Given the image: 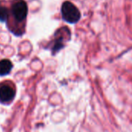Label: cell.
Masks as SVG:
<instances>
[{"label": "cell", "mask_w": 132, "mask_h": 132, "mask_svg": "<svg viewBox=\"0 0 132 132\" xmlns=\"http://www.w3.org/2000/svg\"><path fill=\"white\" fill-rule=\"evenodd\" d=\"M15 95V89L12 83H2L0 84V102L9 103L13 100Z\"/></svg>", "instance_id": "cell-3"}, {"label": "cell", "mask_w": 132, "mask_h": 132, "mask_svg": "<svg viewBox=\"0 0 132 132\" xmlns=\"http://www.w3.org/2000/svg\"><path fill=\"white\" fill-rule=\"evenodd\" d=\"M61 13L63 19L71 24L76 23L80 18L79 9L70 2L66 1L63 3L61 8Z\"/></svg>", "instance_id": "cell-2"}, {"label": "cell", "mask_w": 132, "mask_h": 132, "mask_svg": "<svg viewBox=\"0 0 132 132\" xmlns=\"http://www.w3.org/2000/svg\"><path fill=\"white\" fill-rule=\"evenodd\" d=\"M12 64L9 60H2L0 61V76H5L10 73Z\"/></svg>", "instance_id": "cell-5"}, {"label": "cell", "mask_w": 132, "mask_h": 132, "mask_svg": "<svg viewBox=\"0 0 132 132\" xmlns=\"http://www.w3.org/2000/svg\"><path fill=\"white\" fill-rule=\"evenodd\" d=\"M9 16V7L6 5H0V21L6 22Z\"/></svg>", "instance_id": "cell-6"}, {"label": "cell", "mask_w": 132, "mask_h": 132, "mask_svg": "<svg viewBox=\"0 0 132 132\" xmlns=\"http://www.w3.org/2000/svg\"><path fill=\"white\" fill-rule=\"evenodd\" d=\"M28 5L24 0H12L9 7L7 27L14 35L20 36L25 32Z\"/></svg>", "instance_id": "cell-1"}, {"label": "cell", "mask_w": 132, "mask_h": 132, "mask_svg": "<svg viewBox=\"0 0 132 132\" xmlns=\"http://www.w3.org/2000/svg\"><path fill=\"white\" fill-rule=\"evenodd\" d=\"M70 32L68 28L63 27L59 29L55 34V40H54V45L53 50L55 51L60 50L63 46L65 41L70 39Z\"/></svg>", "instance_id": "cell-4"}]
</instances>
